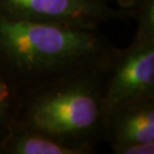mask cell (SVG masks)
I'll use <instances>...</instances> for the list:
<instances>
[{
	"instance_id": "cell-10",
	"label": "cell",
	"mask_w": 154,
	"mask_h": 154,
	"mask_svg": "<svg viewBox=\"0 0 154 154\" xmlns=\"http://www.w3.org/2000/svg\"><path fill=\"white\" fill-rule=\"evenodd\" d=\"M102 1H104L106 4H110V5L114 4L119 8L129 9V11H131L136 5V2H137V0H102Z\"/></svg>"
},
{
	"instance_id": "cell-1",
	"label": "cell",
	"mask_w": 154,
	"mask_h": 154,
	"mask_svg": "<svg viewBox=\"0 0 154 154\" xmlns=\"http://www.w3.org/2000/svg\"><path fill=\"white\" fill-rule=\"evenodd\" d=\"M120 49L98 29L0 17V74L17 94L82 72H110Z\"/></svg>"
},
{
	"instance_id": "cell-3",
	"label": "cell",
	"mask_w": 154,
	"mask_h": 154,
	"mask_svg": "<svg viewBox=\"0 0 154 154\" xmlns=\"http://www.w3.org/2000/svg\"><path fill=\"white\" fill-rule=\"evenodd\" d=\"M0 17L98 29L111 21L130 20L132 11L113 7L102 0H0Z\"/></svg>"
},
{
	"instance_id": "cell-4",
	"label": "cell",
	"mask_w": 154,
	"mask_h": 154,
	"mask_svg": "<svg viewBox=\"0 0 154 154\" xmlns=\"http://www.w3.org/2000/svg\"><path fill=\"white\" fill-rule=\"evenodd\" d=\"M154 97V38L135 35L120 49L106 77L105 107L134 98Z\"/></svg>"
},
{
	"instance_id": "cell-8",
	"label": "cell",
	"mask_w": 154,
	"mask_h": 154,
	"mask_svg": "<svg viewBox=\"0 0 154 154\" xmlns=\"http://www.w3.org/2000/svg\"><path fill=\"white\" fill-rule=\"evenodd\" d=\"M132 11V20L137 22L135 35L154 38V0H137Z\"/></svg>"
},
{
	"instance_id": "cell-2",
	"label": "cell",
	"mask_w": 154,
	"mask_h": 154,
	"mask_svg": "<svg viewBox=\"0 0 154 154\" xmlns=\"http://www.w3.org/2000/svg\"><path fill=\"white\" fill-rule=\"evenodd\" d=\"M107 74L82 72L18 94L14 126L46 134L83 154L95 153L105 140Z\"/></svg>"
},
{
	"instance_id": "cell-9",
	"label": "cell",
	"mask_w": 154,
	"mask_h": 154,
	"mask_svg": "<svg viewBox=\"0 0 154 154\" xmlns=\"http://www.w3.org/2000/svg\"><path fill=\"white\" fill-rule=\"evenodd\" d=\"M154 153V142L132 144L122 149L121 154H153Z\"/></svg>"
},
{
	"instance_id": "cell-6",
	"label": "cell",
	"mask_w": 154,
	"mask_h": 154,
	"mask_svg": "<svg viewBox=\"0 0 154 154\" xmlns=\"http://www.w3.org/2000/svg\"><path fill=\"white\" fill-rule=\"evenodd\" d=\"M0 154H83L80 149L65 145L30 128L14 126L0 143Z\"/></svg>"
},
{
	"instance_id": "cell-7",
	"label": "cell",
	"mask_w": 154,
	"mask_h": 154,
	"mask_svg": "<svg viewBox=\"0 0 154 154\" xmlns=\"http://www.w3.org/2000/svg\"><path fill=\"white\" fill-rule=\"evenodd\" d=\"M17 98L18 94L0 74V143L14 127Z\"/></svg>"
},
{
	"instance_id": "cell-5",
	"label": "cell",
	"mask_w": 154,
	"mask_h": 154,
	"mask_svg": "<svg viewBox=\"0 0 154 154\" xmlns=\"http://www.w3.org/2000/svg\"><path fill=\"white\" fill-rule=\"evenodd\" d=\"M105 140L114 154L132 144L154 142V97L122 100L106 109Z\"/></svg>"
}]
</instances>
